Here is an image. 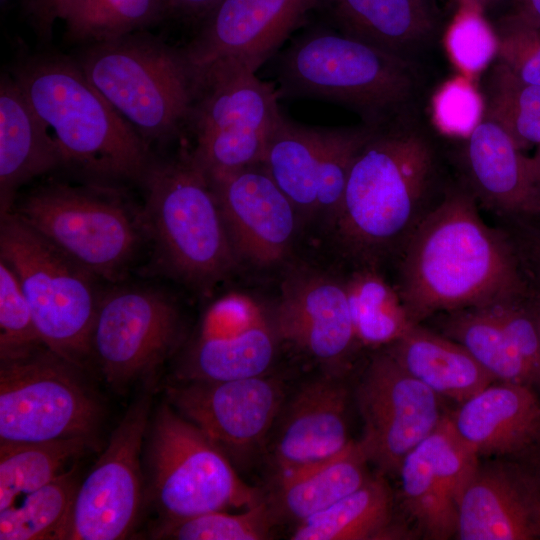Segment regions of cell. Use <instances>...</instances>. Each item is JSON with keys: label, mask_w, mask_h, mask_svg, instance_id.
Segmentation results:
<instances>
[{"label": "cell", "mask_w": 540, "mask_h": 540, "mask_svg": "<svg viewBox=\"0 0 540 540\" xmlns=\"http://www.w3.org/2000/svg\"><path fill=\"white\" fill-rule=\"evenodd\" d=\"M451 180L413 113L374 127L353 161L333 222L345 253L357 267L395 262Z\"/></svg>", "instance_id": "1"}, {"label": "cell", "mask_w": 540, "mask_h": 540, "mask_svg": "<svg viewBox=\"0 0 540 540\" xmlns=\"http://www.w3.org/2000/svg\"><path fill=\"white\" fill-rule=\"evenodd\" d=\"M394 264V287L415 324L528 291L508 235L485 223L458 179L451 180Z\"/></svg>", "instance_id": "2"}, {"label": "cell", "mask_w": 540, "mask_h": 540, "mask_svg": "<svg viewBox=\"0 0 540 540\" xmlns=\"http://www.w3.org/2000/svg\"><path fill=\"white\" fill-rule=\"evenodd\" d=\"M53 139L62 166L97 182H142L150 146L85 76L76 60L38 54L13 72Z\"/></svg>", "instance_id": "3"}, {"label": "cell", "mask_w": 540, "mask_h": 540, "mask_svg": "<svg viewBox=\"0 0 540 540\" xmlns=\"http://www.w3.org/2000/svg\"><path fill=\"white\" fill-rule=\"evenodd\" d=\"M277 68L279 98L332 101L373 127L413 113L422 84L415 61L324 28L295 38Z\"/></svg>", "instance_id": "4"}, {"label": "cell", "mask_w": 540, "mask_h": 540, "mask_svg": "<svg viewBox=\"0 0 540 540\" xmlns=\"http://www.w3.org/2000/svg\"><path fill=\"white\" fill-rule=\"evenodd\" d=\"M76 61L149 146L187 126L198 72L183 48L146 30L88 44Z\"/></svg>", "instance_id": "5"}, {"label": "cell", "mask_w": 540, "mask_h": 540, "mask_svg": "<svg viewBox=\"0 0 540 540\" xmlns=\"http://www.w3.org/2000/svg\"><path fill=\"white\" fill-rule=\"evenodd\" d=\"M141 183L142 221L161 267L201 289L228 275L238 258L208 177L191 153L153 160Z\"/></svg>", "instance_id": "6"}, {"label": "cell", "mask_w": 540, "mask_h": 540, "mask_svg": "<svg viewBox=\"0 0 540 540\" xmlns=\"http://www.w3.org/2000/svg\"><path fill=\"white\" fill-rule=\"evenodd\" d=\"M0 258L15 272L44 345L84 368L101 297L98 278L14 212L1 216Z\"/></svg>", "instance_id": "7"}, {"label": "cell", "mask_w": 540, "mask_h": 540, "mask_svg": "<svg viewBox=\"0 0 540 540\" xmlns=\"http://www.w3.org/2000/svg\"><path fill=\"white\" fill-rule=\"evenodd\" d=\"M196 68V94L186 126L195 139L193 159L207 174L261 164L283 115L277 89L235 58Z\"/></svg>", "instance_id": "8"}, {"label": "cell", "mask_w": 540, "mask_h": 540, "mask_svg": "<svg viewBox=\"0 0 540 540\" xmlns=\"http://www.w3.org/2000/svg\"><path fill=\"white\" fill-rule=\"evenodd\" d=\"M52 183L31 192L15 214L98 279L124 278L144 238L136 213L109 187Z\"/></svg>", "instance_id": "9"}, {"label": "cell", "mask_w": 540, "mask_h": 540, "mask_svg": "<svg viewBox=\"0 0 540 540\" xmlns=\"http://www.w3.org/2000/svg\"><path fill=\"white\" fill-rule=\"evenodd\" d=\"M150 432L151 490L164 520L263 501L238 476L228 456L169 404L159 408Z\"/></svg>", "instance_id": "10"}, {"label": "cell", "mask_w": 540, "mask_h": 540, "mask_svg": "<svg viewBox=\"0 0 540 540\" xmlns=\"http://www.w3.org/2000/svg\"><path fill=\"white\" fill-rule=\"evenodd\" d=\"M82 368L47 347L0 362V441L92 440L101 407Z\"/></svg>", "instance_id": "11"}, {"label": "cell", "mask_w": 540, "mask_h": 540, "mask_svg": "<svg viewBox=\"0 0 540 540\" xmlns=\"http://www.w3.org/2000/svg\"><path fill=\"white\" fill-rule=\"evenodd\" d=\"M182 336L177 305L161 291L119 287L101 294L91 335V356L105 381L125 389L149 381Z\"/></svg>", "instance_id": "12"}, {"label": "cell", "mask_w": 540, "mask_h": 540, "mask_svg": "<svg viewBox=\"0 0 540 540\" xmlns=\"http://www.w3.org/2000/svg\"><path fill=\"white\" fill-rule=\"evenodd\" d=\"M356 394L364 428L359 443L382 475L397 474L403 459L448 415L442 397L386 350L372 357Z\"/></svg>", "instance_id": "13"}, {"label": "cell", "mask_w": 540, "mask_h": 540, "mask_svg": "<svg viewBox=\"0 0 540 540\" xmlns=\"http://www.w3.org/2000/svg\"><path fill=\"white\" fill-rule=\"evenodd\" d=\"M152 381L130 405L99 459L79 484L67 540H118L134 528L142 498L140 455Z\"/></svg>", "instance_id": "14"}, {"label": "cell", "mask_w": 540, "mask_h": 540, "mask_svg": "<svg viewBox=\"0 0 540 540\" xmlns=\"http://www.w3.org/2000/svg\"><path fill=\"white\" fill-rule=\"evenodd\" d=\"M279 339L272 310L229 292L206 309L185 361L187 380L221 381L264 375Z\"/></svg>", "instance_id": "15"}, {"label": "cell", "mask_w": 540, "mask_h": 540, "mask_svg": "<svg viewBox=\"0 0 540 540\" xmlns=\"http://www.w3.org/2000/svg\"><path fill=\"white\" fill-rule=\"evenodd\" d=\"M174 409L227 456L264 440L280 412L281 385L264 375L221 380H187L167 390Z\"/></svg>", "instance_id": "16"}, {"label": "cell", "mask_w": 540, "mask_h": 540, "mask_svg": "<svg viewBox=\"0 0 540 540\" xmlns=\"http://www.w3.org/2000/svg\"><path fill=\"white\" fill-rule=\"evenodd\" d=\"M238 260L281 261L297 229L298 212L262 164L207 174Z\"/></svg>", "instance_id": "17"}, {"label": "cell", "mask_w": 540, "mask_h": 540, "mask_svg": "<svg viewBox=\"0 0 540 540\" xmlns=\"http://www.w3.org/2000/svg\"><path fill=\"white\" fill-rule=\"evenodd\" d=\"M320 0H220L198 22L195 35L183 47L195 67L231 57L255 71Z\"/></svg>", "instance_id": "18"}, {"label": "cell", "mask_w": 540, "mask_h": 540, "mask_svg": "<svg viewBox=\"0 0 540 540\" xmlns=\"http://www.w3.org/2000/svg\"><path fill=\"white\" fill-rule=\"evenodd\" d=\"M272 314L279 339L323 364L342 365L359 344L345 281L321 272H290Z\"/></svg>", "instance_id": "19"}, {"label": "cell", "mask_w": 540, "mask_h": 540, "mask_svg": "<svg viewBox=\"0 0 540 540\" xmlns=\"http://www.w3.org/2000/svg\"><path fill=\"white\" fill-rule=\"evenodd\" d=\"M463 140L456 157L457 179L479 208L498 221L539 219L540 187L531 157L488 120L483 119Z\"/></svg>", "instance_id": "20"}, {"label": "cell", "mask_w": 540, "mask_h": 540, "mask_svg": "<svg viewBox=\"0 0 540 540\" xmlns=\"http://www.w3.org/2000/svg\"><path fill=\"white\" fill-rule=\"evenodd\" d=\"M461 540L540 539V495L513 459L479 461L458 502Z\"/></svg>", "instance_id": "21"}, {"label": "cell", "mask_w": 540, "mask_h": 540, "mask_svg": "<svg viewBox=\"0 0 540 540\" xmlns=\"http://www.w3.org/2000/svg\"><path fill=\"white\" fill-rule=\"evenodd\" d=\"M448 418L479 458L514 459L540 435V395L528 385L496 381L460 403Z\"/></svg>", "instance_id": "22"}, {"label": "cell", "mask_w": 540, "mask_h": 540, "mask_svg": "<svg viewBox=\"0 0 540 540\" xmlns=\"http://www.w3.org/2000/svg\"><path fill=\"white\" fill-rule=\"evenodd\" d=\"M347 402L346 388L333 378L310 382L295 394L273 446L277 475L331 457L352 442Z\"/></svg>", "instance_id": "23"}, {"label": "cell", "mask_w": 540, "mask_h": 540, "mask_svg": "<svg viewBox=\"0 0 540 540\" xmlns=\"http://www.w3.org/2000/svg\"><path fill=\"white\" fill-rule=\"evenodd\" d=\"M318 9L337 31L411 61L437 27L430 0H320Z\"/></svg>", "instance_id": "24"}, {"label": "cell", "mask_w": 540, "mask_h": 540, "mask_svg": "<svg viewBox=\"0 0 540 540\" xmlns=\"http://www.w3.org/2000/svg\"><path fill=\"white\" fill-rule=\"evenodd\" d=\"M62 167L58 149L19 84L0 81V213L12 212L18 189Z\"/></svg>", "instance_id": "25"}, {"label": "cell", "mask_w": 540, "mask_h": 540, "mask_svg": "<svg viewBox=\"0 0 540 540\" xmlns=\"http://www.w3.org/2000/svg\"><path fill=\"white\" fill-rule=\"evenodd\" d=\"M386 351L437 395L459 404L496 382L462 345L421 324H414Z\"/></svg>", "instance_id": "26"}, {"label": "cell", "mask_w": 540, "mask_h": 540, "mask_svg": "<svg viewBox=\"0 0 540 540\" xmlns=\"http://www.w3.org/2000/svg\"><path fill=\"white\" fill-rule=\"evenodd\" d=\"M368 462L359 441H352L331 457L278 475L279 512L300 523L330 507L371 477Z\"/></svg>", "instance_id": "27"}, {"label": "cell", "mask_w": 540, "mask_h": 540, "mask_svg": "<svg viewBox=\"0 0 540 540\" xmlns=\"http://www.w3.org/2000/svg\"><path fill=\"white\" fill-rule=\"evenodd\" d=\"M393 496L383 475L298 523L293 540H370L401 535L392 526Z\"/></svg>", "instance_id": "28"}, {"label": "cell", "mask_w": 540, "mask_h": 540, "mask_svg": "<svg viewBox=\"0 0 540 540\" xmlns=\"http://www.w3.org/2000/svg\"><path fill=\"white\" fill-rule=\"evenodd\" d=\"M441 334L462 345L496 381L535 389L538 380L502 327L479 307L435 315Z\"/></svg>", "instance_id": "29"}, {"label": "cell", "mask_w": 540, "mask_h": 540, "mask_svg": "<svg viewBox=\"0 0 540 540\" xmlns=\"http://www.w3.org/2000/svg\"><path fill=\"white\" fill-rule=\"evenodd\" d=\"M318 132L282 115L265 151L262 165L295 206L298 214H317Z\"/></svg>", "instance_id": "30"}, {"label": "cell", "mask_w": 540, "mask_h": 540, "mask_svg": "<svg viewBox=\"0 0 540 540\" xmlns=\"http://www.w3.org/2000/svg\"><path fill=\"white\" fill-rule=\"evenodd\" d=\"M91 448L83 437L37 442L0 441V510L49 484Z\"/></svg>", "instance_id": "31"}, {"label": "cell", "mask_w": 540, "mask_h": 540, "mask_svg": "<svg viewBox=\"0 0 540 540\" xmlns=\"http://www.w3.org/2000/svg\"><path fill=\"white\" fill-rule=\"evenodd\" d=\"M344 281L359 344L388 346L415 324L396 288L379 269L357 267Z\"/></svg>", "instance_id": "32"}, {"label": "cell", "mask_w": 540, "mask_h": 540, "mask_svg": "<svg viewBox=\"0 0 540 540\" xmlns=\"http://www.w3.org/2000/svg\"><path fill=\"white\" fill-rule=\"evenodd\" d=\"M74 470L0 510V539L67 540L79 486Z\"/></svg>", "instance_id": "33"}, {"label": "cell", "mask_w": 540, "mask_h": 540, "mask_svg": "<svg viewBox=\"0 0 540 540\" xmlns=\"http://www.w3.org/2000/svg\"><path fill=\"white\" fill-rule=\"evenodd\" d=\"M167 18L166 0H71L64 36L91 44L146 31Z\"/></svg>", "instance_id": "34"}, {"label": "cell", "mask_w": 540, "mask_h": 540, "mask_svg": "<svg viewBox=\"0 0 540 540\" xmlns=\"http://www.w3.org/2000/svg\"><path fill=\"white\" fill-rule=\"evenodd\" d=\"M427 438L403 459L399 467L401 501L405 512L424 536L446 540L457 535L458 507L447 498L433 474Z\"/></svg>", "instance_id": "35"}, {"label": "cell", "mask_w": 540, "mask_h": 540, "mask_svg": "<svg viewBox=\"0 0 540 540\" xmlns=\"http://www.w3.org/2000/svg\"><path fill=\"white\" fill-rule=\"evenodd\" d=\"M484 120L500 126L520 150L540 146V85L518 78L496 61L486 72Z\"/></svg>", "instance_id": "36"}, {"label": "cell", "mask_w": 540, "mask_h": 540, "mask_svg": "<svg viewBox=\"0 0 540 540\" xmlns=\"http://www.w3.org/2000/svg\"><path fill=\"white\" fill-rule=\"evenodd\" d=\"M373 129L364 123L352 127H317V214L325 215L332 224L342 205L353 161Z\"/></svg>", "instance_id": "37"}, {"label": "cell", "mask_w": 540, "mask_h": 540, "mask_svg": "<svg viewBox=\"0 0 540 540\" xmlns=\"http://www.w3.org/2000/svg\"><path fill=\"white\" fill-rule=\"evenodd\" d=\"M272 521V511L261 501L237 514L212 511L164 520L155 536L177 540H263L270 537Z\"/></svg>", "instance_id": "38"}, {"label": "cell", "mask_w": 540, "mask_h": 540, "mask_svg": "<svg viewBox=\"0 0 540 540\" xmlns=\"http://www.w3.org/2000/svg\"><path fill=\"white\" fill-rule=\"evenodd\" d=\"M459 2L460 9L445 35V46L462 74L472 78L497 59L499 38L479 7L470 1Z\"/></svg>", "instance_id": "39"}, {"label": "cell", "mask_w": 540, "mask_h": 540, "mask_svg": "<svg viewBox=\"0 0 540 540\" xmlns=\"http://www.w3.org/2000/svg\"><path fill=\"white\" fill-rule=\"evenodd\" d=\"M44 346L19 280L1 260L0 362L22 358Z\"/></svg>", "instance_id": "40"}, {"label": "cell", "mask_w": 540, "mask_h": 540, "mask_svg": "<svg viewBox=\"0 0 540 540\" xmlns=\"http://www.w3.org/2000/svg\"><path fill=\"white\" fill-rule=\"evenodd\" d=\"M431 117L441 134L466 139L484 118L482 92L472 78L463 74L454 76L432 96Z\"/></svg>", "instance_id": "41"}, {"label": "cell", "mask_w": 540, "mask_h": 540, "mask_svg": "<svg viewBox=\"0 0 540 540\" xmlns=\"http://www.w3.org/2000/svg\"><path fill=\"white\" fill-rule=\"evenodd\" d=\"M496 31V60L521 80L540 85V25L510 13L499 22Z\"/></svg>", "instance_id": "42"}, {"label": "cell", "mask_w": 540, "mask_h": 540, "mask_svg": "<svg viewBox=\"0 0 540 540\" xmlns=\"http://www.w3.org/2000/svg\"><path fill=\"white\" fill-rule=\"evenodd\" d=\"M508 235L528 287L540 291V222L538 219L499 221Z\"/></svg>", "instance_id": "43"}, {"label": "cell", "mask_w": 540, "mask_h": 540, "mask_svg": "<svg viewBox=\"0 0 540 540\" xmlns=\"http://www.w3.org/2000/svg\"><path fill=\"white\" fill-rule=\"evenodd\" d=\"M71 0H28L24 12L39 37L46 40L58 20H63Z\"/></svg>", "instance_id": "44"}, {"label": "cell", "mask_w": 540, "mask_h": 540, "mask_svg": "<svg viewBox=\"0 0 540 540\" xmlns=\"http://www.w3.org/2000/svg\"><path fill=\"white\" fill-rule=\"evenodd\" d=\"M168 17L198 21L220 0H166Z\"/></svg>", "instance_id": "45"}, {"label": "cell", "mask_w": 540, "mask_h": 540, "mask_svg": "<svg viewBox=\"0 0 540 540\" xmlns=\"http://www.w3.org/2000/svg\"><path fill=\"white\" fill-rule=\"evenodd\" d=\"M513 460L518 462L528 474L540 495V435L524 452Z\"/></svg>", "instance_id": "46"}, {"label": "cell", "mask_w": 540, "mask_h": 540, "mask_svg": "<svg viewBox=\"0 0 540 540\" xmlns=\"http://www.w3.org/2000/svg\"><path fill=\"white\" fill-rule=\"evenodd\" d=\"M512 13L528 22L540 25V0H514Z\"/></svg>", "instance_id": "47"}, {"label": "cell", "mask_w": 540, "mask_h": 540, "mask_svg": "<svg viewBox=\"0 0 540 540\" xmlns=\"http://www.w3.org/2000/svg\"><path fill=\"white\" fill-rule=\"evenodd\" d=\"M526 299L536 318L538 328H539V333H540V291L528 287Z\"/></svg>", "instance_id": "48"}, {"label": "cell", "mask_w": 540, "mask_h": 540, "mask_svg": "<svg viewBox=\"0 0 540 540\" xmlns=\"http://www.w3.org/2000/svg\"><path fill=\"white\" fill-rule=\"evenodd\" d=\"M532 159V165L535 172V176L538 182V185L540 187V146L538 147L536 153L534 154Z\"/></svg>", "instance_id": "49"}, {"label": "cell", "mask_w": 540, "mask_h": 540, "mask_svg": "<svg viewBox=\"0 0 540 540\" xmlns=\"http://www.w3.org/2000/svg\"><path fill=\"white\" fill-rule=\"evenodd\" d=\"M466 1H470L474 3L482 11H484L485 9L492 7L503 0H466Z\"/></svg>", "instance_id": "50"}]
</instances>
